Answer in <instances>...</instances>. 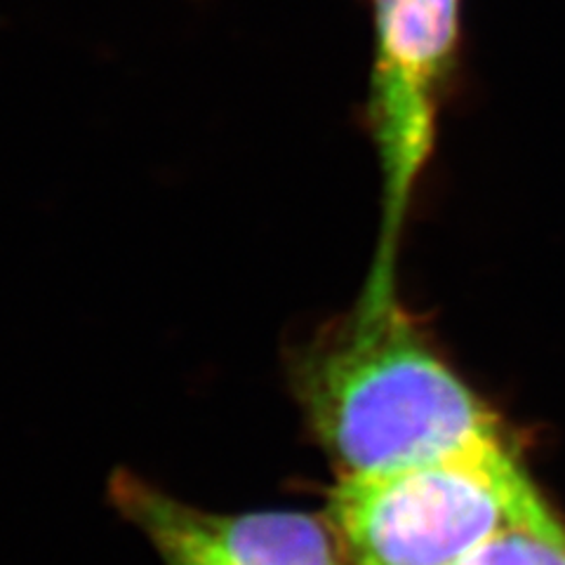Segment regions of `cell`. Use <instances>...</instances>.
I'll return each mask as SVG.
<instances>
[{"label": "cell", "instance_id": "1", "mask_svg": "<svg viewBox=\"0 0 565 565\" xmlns=\"http://www.w3.org/2000/svg\"><path fill=\"white\" fill-rule=\"evenodd\" d=\"M288 380L342 476L427 462L504 431L401 292H359L288 353Z\"/></svg>", "mask_w": 565, "mask_h": 565}, {"label": "cell", "instance_id": "3", "mask_svg": "<svg viewBox=\"0 0 565 565\" xmlns=\"http://www.w3.org/2000/svg\"><path fill=\"white\" fill-rule=\"evenodd\" d=\"M462 0H373L367 122L380 166V234L363 290H398L405 220L436 145Z\"/></svg>", "mask_w": 565, "mask_h": 565}, {"label": "cell", "instance_id": "4", "mask_svg": "<svg viewBox=\"0 0 565 565\" xmlns=\"http://www.w3.org/2000/svg\"><path fill=\"white\" fill-rule=\"evenodd\" d=\"M111 500L166 565H342L330 523L299 511L210 514L116 471Z\"/></svg>", "mask_w": 565, "mask_h": 565}, {"label": "cell", "instance_id": "5", "mask_svg": "<svg viewBox=\"0 0 565 565\" xmlns=\"http://www.w3.org/2000/svg\"><path fill=\"white\" fill-rule=\"evenodd\" d=\"M455 565H565V530L546 509L500 530Z\"/></svg>", "mask_w": 565, "mask_h": 565}, {"label": "cell", "instance_id": "2", "mask_svg": "<svg viewBox=\"0 0 565 565\" xmlns=\"http://www.w3.org/2000/svg\"><path fill=\"white\" fill-rule=\"evenodd\" d=\"M546 509L500 431L427 462L342 476L328 523L349 565H455Z\"/></svg>", "mask_w": 565, "mask_h": 565}]
</instances>
